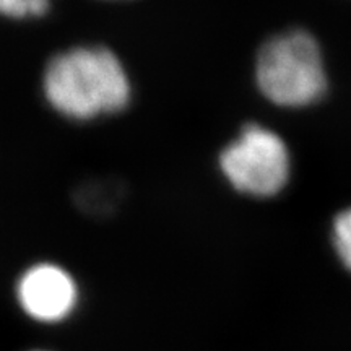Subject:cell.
<instances>
[{
  "label": "cell",
  "mask_w": 351,
  "mask_h": 351,
  "mask_svg": "<svg viewBox=\"0 0 351 351\" xmlns=\"http://www.w3.org/2000/svg\"><path fill=\"white\" fill-rule=\"evenodd\" d=\"M47 103L75 121L121 112L132 98L119 57L103 46H80L54 56L43 75Z\"/></svg>",
  "instance_id": "6da1fadb"
},
{
  "label": "cell",
  "mask_w": 351,
  "mask_h": 351,
  "mask_svg": "<svg viewBox=\"0 0 351 351\" xmlns=\"http://www.w3.org/2000/svg\"><path fill=\"white\" fill-rule=\"evenodd\" d=\"M10 301L26 326L41 332H60L80 319L86 306V288L67 263L36 258L13 276Z\"/></svg>",
  "instance_id": "7a4b0ae2"
},
{
  "label": "cell",
  "mask_w": 351,
  "mask_h": 351,
  "mask_svg": "<svg viewBox=\"0 0 351 351\" xmlns=\"http://www.w3.org/2000/svg\"><path fill=\"white\" fill-rule=\"evenodd\" d=\"M258 90L285 108L313 104L326 93L327 77L319 44L304 32H289L262 46L256 64Z\"/></svg>",
  "instance_id": "3957f363"
},
{
  "label": "cell",
  "mask_w": 351,
  "mask_h": 351,
  "mask_svg": "<svg viewBox=\"0 0 351 351\" xmlns=\"http://www.w3.org/2000/svg\"><path fill=\"white\" fill-rule=\"evenodd\" d=\"M219 168L241 194L271 197L287 186L289 153L275 132L249 124L219 155Z\"/></svg>",
  "instance_id": "277c9868"
},
{
  "label": "cell",
  "mask_w": 351,
  "mask_h": 351,
  "mask_svg": "<svg viewBox=\"0 0 351 351\" xmlns=\"http://www.w3.org/2000/svg\"><path fill=\"white\" fill-rule=\"evenodd\" d=\"M332 241L341 263L351 271V208L339 213L333 221Z\"/></svg>",
  "instance_id": "5b68a950"
},
{
  "label": "cell",
  "mask_w": 351,
  "mask_h": 351,
  "mask_svg": "<svg viewBox=\"0 0 351 351\" xmlns=\"http://www.w3.org/2000/svg\"><path fill=\"white\" fill-rule=\"evenodd\" d=\"M51 0H0V15L12 20L36 19L49 10Z\"/></svg>",
  "instance_id": "8992f818"
},
{
  "label": "cell",
  "mask_w": 351,
  "mask_h": 351,
  "mask_svg": "<svg viewBox=\"0 0 351 351\" xmlns=\"http://www.w3.org/2000/svg\"><path fill=\"white\" fill-rule=\"evenodd\" d=\"M16 351H65V350L59 348V346L51 345V343H33V345L23 346V348H20Z\"/></svg>",
  "instance_id": "52a82bcc"
}]
</instances>
